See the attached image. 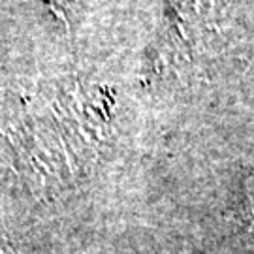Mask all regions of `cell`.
<instances>
[{
    "label": "cell",
    "instance_id": "obj_1",
    "mask_svg": "<svg viewBox=\"0 0 254 254\" xmlns=\"http://www.w3.org/2000/svg\"><path fill=\"white\" fill-rule=\"evenodd\" d=\"M247 201H249V209L254 217V173L251 175V179L247 183Z\"/></svg>",
    "mask_w": 254,
    "mask_h": 254
}]
</instances>
